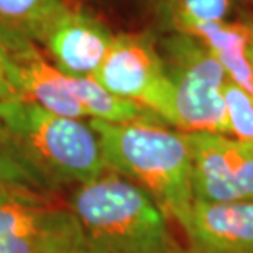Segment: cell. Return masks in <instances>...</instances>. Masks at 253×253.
I'll list each match as a JSON object with an SVG mask.
<instances>
[{
	"mask_svg": "<svg viewBox=\"0 0 253 253\" xmlns=\"http://www.w3.org/2000/svg\"><path fill=\"white\" fill-rule=\"evenodd\" d=\"M68 83L90 120H100V122L109 124H166L160 115L151 112L150 109L112 94L110 90L102 87L94 78L68 76Z\"/></svg>",
	"mask_w": 253,
	"mask_h": 253,
	"instance_id": "obj_12",
	"label": "cell"
},
{
	"mask_svg": "<svg viewBox=\"0 0 253 253\" xmlns=\"http://www.w3.org/2000/svg\"><path fill=\"white\" fill-rule=\"evenodd\" d=\"M160 28L166 33H186L204 22L232 20L242 0H148Z\"/></svg>",
	"mask_w": 253,
	"mask_h": 253,
	"instance_id": "obj_13",
	"label": "cell"
},
{
	"mask_svg": "<svg viewBox=\"0 0 253 253\" xmlns=\"http://www.w3.org/2000/svg\"><path fill=\"white\" fill-rule=\"evenodd\" d=\"M227 155L242 199L253 201V143L227 136Z\"/></svg>",
	"mask_w": 253,
	"mask_h": 253,
	"instance_id": "obj_17",
	"label": "cell"
},
{
	"mask_svg": "<svg viewBox=\"0 0 253 253\" xmlns=\"http://www.w3.org/2000/svg\"><path fill=\"white\" fill-rule=\"evenodd\" d=\"M89 124L99 136L107 169L140 186L183 227L194 204L188 133L166 124Z\"/></svg>",
	"mask_w": 253,
	"mask_h": 253,
	"instance_id": "obj_2",
	"label": "cell"
},
{
	"mask_svg": "<svg viewBox=\"0 0 253 253\" xmlns=\"http://www.w3.org/2000/svg\"><path fill=\"white\" fill-rule=\"evenodd\" d=\"M224 104L229 136L253 143V95L229 79L224 85Z\"/></svg>",
	"mask_w": 253,
	"mask_h": 253,
	"instance_id": "obj_16",
	"label": "cell"
},
{
	"mask_svg": "<svg viewBox=\"0 0 253 253\" xmlns=\"http://www.w3.org/2000/svg\"><path fill=\"white\" fill-rule=\"evenodd\" d=\"M83 235V253H189L153 197L107 169L71 191L68 199Z\"/></svg>",
	"mask_w": 253,
	"mask_h": 253,
	"instance_id": "obj_1",
	"label": "cell"
},
{
	"mask_svg": "<svg viewBox=\"0 0 253 253\" xmlns=\"http://www.w3.org/2000/svg\"><path fill=\"white\" fill-rule=\"evenodd\" d=\"M0 184L49 192L43 179L35 173V169L18 151L2 120H0Z\"/></svg>",
	"mask_w": 253,
	"mask_h": 253,
	"instance_id": "obj_15",
	"label": "cell"
},
{
	"mask_svg": "<svg viewBox=\"0 0 253 253\" xmlns=\"http://www.w3.org/2000/svg\"><path fill=\"white\" fill-rule=\"evenodd\" d=\"M188 136L192 155L191 191L194 202L244 201L227 155V135L191 131Z\"/></svg>",
	"mask_w": 253,
	"mask_h": 253,
	"instance_id": "obj_10",
	"label": "cell"
},
{
	"mask_svg": "<svg viewBox=\"0 0 253 253\" xmlns=\"http://www.w3.org/2000/svg\"><path fill=\"white\" fill-rule=\"evenodd\" d=\"M0 61L18 95L63 117H87L69 87L68 74L54 68L32 40L0 28Z\"/></svg>",
	"mask_w": 253,
	"mask_h": 253,
	"instance_id": "obj_7",
	"label": "cell"
},
{
	"mask_svg": "<svg viewBox=\"0 0 253 253\" xmlns=\"http://www.w3.org/2000/svg\"><path fill=\"white\" fill-rule=\"evenodd\" d=\"M250 25H252V22H250ZM249 59H250V64L253 68V25H252V40H250V44H249Z\"/></svg>",
	"mask_w": 253,
	"mask_h": 253,
	"instance_id": "obj_19",
	"label": "cell"
},
{
	"mask_svg": "<svg viewBox=\"0 0 253 253\" xmlns=\"http://www.w3.org/2000/svg\"><path fill=\"white\" fill-rule=\"evenodd\" d=\"M66 7L64 0H0V28L42 43Z\"/></svg>",
	"mask_w": 253,
	"mask_h": 253,
	"instance_id": "obj_14",
	"label": "cell"
},
{
	"mask_svg": "<svg viewBox=\"0 0 253 253\" xmlns=\"http://www.w3.org/2000/svg\"><path fill=\"white\" fill-rule=\"evenodd\" d=\"M181 229L189 253H253V201L194 202Z\"/></svg>",
	"mask_w": 253,
	"mask_h": 253,
	"instance_id": "obj_9",
	"label": "cell"
},
{
	"mask_svg": "<svg viewBox=\"0 0 253 253\" xmlns=\"http://www.w3.org/2000/svg\"><path fill=\"white\" fill-rule=\"evenodd\" d=\"M115 35L83 7L68 5L49 25L42 44L54 68L68 76L92 78L107 56Z\"/></svg>",
	"mask_w": 253,
	"mask_h": 253,
	"instance_id": "obj_8",
	"label": "cell"
},
{
	"mask_svg": "<svg viewBox=\"0 0 253 253\" xmlns=\"http://www.w3.org/2000/svg\"><path fill=\"white\" fill-rule=\"evenodd\" d=\"M92 78L112 94L143 105L174 126L173 89L153 35H115Z\"/></svg>",
	"mask_w": 253,
	"mask_h": 253,
	"instance_id": "obj_6",
	"label": "cell"
},
{
	"mask_svg": "<svg viewBox=\"0 0 253 253\" xmlns=\"http://www.w3.org/2000/svg\"><path fill=\"white\" fill-rule=\"evenodd\" d=\"M186 33L199 38L224 66L229 78L253 95V68L249 59L250 20L204 22L191 27Z\"/></svg>",
	"mask_w": 253,
	"mask_h": 253,
	"instance_id": "obj_11",
	"label": "cell"
},
{
	"mask_svg": "<svg viewBox=\"0 0 253 253\" xmlns=\"http://www.w3.org/2000/svg\"><path fill=\"white\" fill-rule=\"evenodd\" d=\"M0 253H83V235L68 201L0 184Z\"/></svg>",
	"mask_w": 253,
	"mask_h": 253,
	"instance_id": "obj_5",
	"label": "cell"
},
{
	"mask_svg": "<svg viewBox=\"0 0 253 253\" xmlns=\"http://www.w3.org/2000/svg\"><path fill=\"white\" fill-rule=\"evenodd\" d=\"M0 120L49 192L78 188L107 171L90 124L53 114L22 95L0 102Z\"/></svg>",
	"mask_w": 253,
	"mask_h": 253,
	"instance_id": "obj_3",
	"label": "cell"
},
{
	"mask_svg": "<svg viewBox=\"0 0 253 253\" xmlns=\"http://www.w3.org/2000/svg\"><path fill=\"white\" fill-rule=\"evenodd\" d=\"M17 90L10 83L7 73H5L3 69V64L0 61V102H3V100H8V99H13L17 97Z\"/></svg>",
	"mask_w": 253,
	"mask_h": 253,
	"instance_id": "obj_18",
	"label": "cell"
},
{
	"mask_svg": "<svg viewBox=\"0 0 253 253\" xmlns=\"http://www.w3.org/2000/svg\"><path fill=\"white\" fill-rule=\"evenodd\" d=\"M250 22H252V25H253V17H252V18H250Z\"/></svg>",
	"mask_w": 253,
	"mask_h": 253,
	"instance_id": "obj_20",
	"label": "cell"
},
{
	"mask_svg": "<svg viewBox=\"0 0 253 253\" xmlns=\"http://www.w3.org/2000/svg\"><path fill=\"white\" fill-rule=\"evenodd\" d=\"M173 89L174 128L229 136L224 85L229 74L199 38L171 32L156 38Z\"/></svg>",
	"mask_w": 253,
	"mask_h": 253,
	"instance_id": "obj_4",
	"label": "cell"
},
{
	"mask_svg": "<svg viewBox=\"0 0 253 253\" xmlns=\"http://www.w3.org/2000/svg\"><path fill=\"white\" fill-rule=\"evenodd\" d=\"M250 2H253V0H250Z\"/></svg>",
	"mask_w": 253,
	"mask_h": 253,
	"instance_id": "obj_21",
	"label": "cell"
}]
</instances>
